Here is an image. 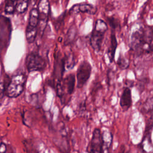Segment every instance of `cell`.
<instances>
[{"mask_svg":"<svg viewBox=\"0 0 153 153\" xmlns=\"http://www.w3.org/2000/svg\"><path fill=\"white\" fill-rule=\"evenodd\" d=\"M25 64L29 72L42 71L46 67V62L38 53L31 52L26 57Z\"/></svg>","mask_w":153,"mask_h":153,"instance_id":"5b68a950","label":"cell"},{"mask_svg":"<svg viewBox=\"0 0 153 153\" xmlns=\"http://www.w3.org/2000/svg\"><path fill=\"white\" fill-rule=\"evenodd\" d=\"M64 58V63H65V68H67L68 69H71L74 68L75 65V57L72 54H68Z\"/></svg>","mask_w":153,"mask_h":153,"instance_id":"ac0fdd59","label":"cell"},{"mask_svg":"<svg viewBox=\"0 0 153 153\" xmlns=\"http://www.w3.org/2000/svg\"><path fill=\"white\" fill-rule=\"evenodd\" d=\"M7 84H5V81L0 82V105L1 103V100H2L4 95L5 94V88Z\"/></svg>","mask_w":153,"mask_h":153,"instance_id":"7402d4cb","label":"cell"},{"mask_svg":"<svg viewBox=\"0 0 153 153\" xmlns=\"http://www.w3.org/2000/svg\"><path fill=\"white\" fill-rule=\"evenodd\" d=\"M88 151L89 153H103L102 136L99 128H96L94 130Z\"/></svg>","mask_w":153,"mask_h":153,"instance_id":"ba28073f","label":"cell"},{"mask_svg":"<svg viewBox=\"0 0 153 153\" xmlns=\"http://www.w3.org/2000/svg\"><path fill=\"white\" fill-rule=\"evenodd\" d=\"M38 12H39V28L41 33H43L44 29L47 25L48 13L50 11L49 2L46 0L40 1L38 4Z\"/></svg>","mask_w":153,"mask_h":153,"instance_id":"9c48e42d","label":"cell"},{"mask_svg":"<svg viewBox=\"0 0 153 153\" xmlns=\"http://www.w3.org/2000/svg\"><path fill=\"white\" fill-rule=\"evenodd\" d=\"M16 1H8L6 2L4 11L6 14H12L16 11Z\"/></svg>","mask_w":153,"mask_h":153,"instance_id":"ffe728a7","label":"cell"},{"mask_svg":"<svg viewBox=\"0 0 153 153\" xmlns=\"http://www.w3.org/2000/svg\"><path fill=\"white\" fill-rule=\"evenodd\" d=\"M26 81V76L23 74L13 75L6 86V96L10 98H16L19 96L24 90Z\"/></svg>","mask_w":153,"mask_h":153,"instance_id":"3957f363","label":"cell"},{"mask_svg":"<svg viewBox=\"0 0 153 153\" xmlns=\"http://www.w3.org/2000/svg\"><path fill=\"white\" fill-rule=\"evenodd\" d=\"M75 85V76L73 74H70L68 75L62 82L57 83V95L59 97H62L63 93L66 92L67 94L70 95L72 94L74 90Z\"/></svg>","mask_w":153,"mask_h":153,"instance_id":"52a82bcc","label":"cell"},{"mask_svg":"<svg viewBox=\"0 0 153 153\" xmlns=\"http://www.w3.org/2000/svg\"><path fill=\"white\" fill-rule=\"evenodd\" d=\"M7 151V145L4 143H0V153H5Z\"/></svg>","mask_w":153,"mask_h":153,"instance_id":"603a6c76","label":"cell"},{"mask_svg":"<svg viewBox=\"0 0 153 153\" xmlns=\"http://www.w3.org/2000/svg\"><path fill=\"white\" fill-rule=\"evenodd\" d=\"M39 23V12L38 8H33L30 11L29 20H28V25L38 27V25Z\"/></svg>","mask_w":153,"mask_h":153,"instance_id":"9a60e30c","label":"cell"},{"mask_svg":"<svg viewBox=\"0 0 153 153\" xmlns=\"http://www.w3.org/2000/svg\"><path fill=\"white\" fill-rule=\"evenodd\" d=\"M120 106L123 111H127L131 106V93L128 87H125L120 97Z\"/></svg>","mask_w":153,"mask_h":153,"instance_id":"8fae6325","label":"cell"},{"mask_svg":"<svg viewBox=\"0 0 153 153\" xmlns=\"http://www.w3.org/2000/svg\"><path fill=\"white\" fill-rule=\"evenodd\" d=\"M91 66L87 61L81 63L76 72L77 87L82 88L90 78L91 73Z\"/></svg>","mask_w":153,"mask_h":153,"instance_id":"8992f818","label":"cell"},{"mask_svg":"<svg viewBox=\"0 0 153 153\" xmlns=\"http://www.w3.org/2000/svg\"><path fill=\"white\" fill-rule=\"evenodd\" d=\"M76 35V28L75 26H72L69 29L67 32L66 38L65 42V45L71 44V42H72V41L75 39Z\"/></svg>","mask_w":153,"mask_h":153,"instance_id":"2e32d148","label":"cell"},{"mask_svg":"<svg viewBox=\"0 0 153 153\" xmlns=\"http://www.w3.org/2000/svg\"><path fill=\"white\" fill-rule=\"evenodd\" d=\"M28 6H29L28 1H16V11H17V12L20 14L24 13L27 10Z\"/></svg>","mask_w":153,"mask_h":153,"instance_id":"e0dca14e","label":"cell"},{"mask_svg":"<svg viewBox=\"0 0 153 153\" xmlns=\"http://www.w3.org/2000/svg\"><path fill=\"white\" fill-rule=\"evenodd\" d=\"M118 153H130V151L126 148L124 145H122L120 148Z\"/></svg>","mask_w":153,"mask_h":153,"instance_id":"cb8c5ba5","label":"cell"},{"mask_svg":"<svg viewBox=\"0 0 153 153\" xmlns=\"http://www.w3.org/2000/svg\"><path fill=\"white\" fill-rule=\"evenodd\" d=\"M69 11L72 13H87L90 15H94L97 12V8L89 4H78L72 6Z\"/></svg>","mask_w":153,"mask_h":153,"instance_id":"30bf717a","label":"cell"},{"mask_svg":"<svg viewBox=\"0 0 153 153\" xmlns=\"http://www.w3.org/2000/svg\"><path fill=\"white\" fill-rule=\"evenodd\" d=\"M12 27L9 18L0 16V54L5 53L10 41Z\"/></svg>","mask_w":153,"mask_h":153,"instance_id":"277c9868","label":"cell"},{"mask_svg":"<svg viewBox=\"0 0 153 153\" xmlns=\"http://www.w3.org/2000/svg\"><path fill=\"white\" fill-rule=\"evenodd\" d=\"M38 29V27H32L29 25H27L26 28V32H25V35L26 41L29 44L33 43L37 36Z\"/></svg>","mask_w":153,"mask_h":153,"instance_id":"4fadbf2b","label":"cell"},{"mask_svg":"<svg viewBox=\"0 0 153 153\" xmlns=\"http://www.w3.org/2000/svg\"><path fill=\"white\" fill-rule=\"evenodd\" d=\"M109 25L111 26L112 29H116L117 27H119L120 26V22L118 19H115V17H108L107 19Z\"/></svg>","mask_w":153,"mask_h":153,"instance_id":"44dd1931","label":"cell"},{"mask_svg":"<svg viewBox=\"0 0 153 153\" xmlns=\"http://www.w3.org/2000/svg\"><path fill=\"white\" fill-rule=\"evenodd\" d=\"M102 140H103V152L105 150L109 152V150L111 148L112 141V133L109 131H105L102 133Z\"/></svg>","mask_w":153,"mask_h":153,"instance_id":"5bb4252c","label":"cell"},{"mask_svg":"<svg viewBox=\"0 0 153 153\" xmlns=\"http://www.w3.org/2000/svg\"><path fill=\"white\" fill-rule=\"evenodd\" d=\"M117 64L120 69L124 70L128 68L129 66V60L122 54H120L118 58Z\"/></svg>","mask_w":153,"mask_h":153,"instance_id":"d6986e66","label":"cell"},{"mask_svg":"<svg viewBox=\"0 0 153 153\" xmlns=\"http://www.w3.org/2000/svg\"><path fill=\"white\" fill-rule=\"evenodd\" d=\"M110 46L108 50V56L110 61V63H112L114 59V56L115 53V50L117 47V41L116 38L115 34L114 32H112L111 35V41H110Z\"/></svg>","mask_w":153,"mask_h":153,"instance_id":"7c38bea8","label":"cell"},{"mask_svg":"<svg viewBox=\"0 0 153 153\" xmlns=\"http://www.w3.org/2000/svg\"><path fill=\"white\" fill-rule=\"evenodd\" d=\"M107 30L108 25L102 19H97L96 21L90 38V45L94 51H99L101 49L104 36Z\"/></svg>","mask_w":153,"mask_h":153,"instance_id":"7a4b0ae2","label":"cell"},{"mask_svg":"<svg viewBox=\"0 0 153 153\" xmlns=\"http://www.w3.org/2000/svg\"><path fill=\"white\" fill-rule=\"evenodd\" d=\"M152 40L151 27L147 29L140 27L132 33L130 47L137 55L142 54L144 51L149 53L152 51Z\"/></svg>","mask_w":153,"mask_h":153,"instance_id":"6da1fadb","label":"cell"}]
</instances>
